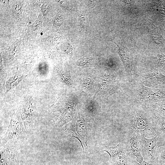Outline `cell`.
<instances>
[{
  "mask_svg": "<svg viewBox=\"0 0 165 165\" xmlns=\"http://www.w3.org/2000/svg\"><path fill=\"white\" fill-rule=\"evenodd\" d=\"M165 142V140L158 134L150 138L143 136L141 144L144 161L156 164L160 149Z\"/></svg>",
  "mask_w": 165,
  "mask_h": 165,
  "instance_id": "obj_5",
  "label": "cell"
},
{
  "mask_svg": "<svg viewBox=\"0 0 165 165\" xmlns=\"http://www.w3.org/2000/svg\"><path fill=\"white\" fill-rule=\"evenodd\" d=\"M24 76L19 77L16 75L10 77L6 82V92L9 91L17 85L24 78Z\"/></svg>",
  "mask_w": 165,
  "mask_h": 165,
  "instance_id": "obj_11",
  "label": "cell"
},
{
  "mask_svg": "<svg viewBox=\"0 0 165 165\" xmlns=\"http://www.w3.org/2000/svg\"><path fill=\"white\" fill-rule=\"evenodd\" d=\"M1 73H0V79H1V85H4L5 81L7 76V74L4 70L2 67V65H1Z\"/></svg>",
  "mask_w": 165,
  "mask_h": 165,
  "instance_id": "obj_16",
  "label": "cell"
},
{
  "mask_svg": "<svg viewBox=\"0 0 165 165\" xmlns=\"http://www.w3.org/2000/svg\"><path fill=\"white\" fill-rule=\"evenodd\" d=\"M89 128L87 122L82 117L74 119L66 127L70 135L78 139L80 143L84 156L88 153L87 142L89 136Z\"/></svg>",
  "mask_w": 165,
  "mask_h": 165,
  "instance_id": "obj_4",
  "label": "cell"
},
{
  "mask_svg": "<svg viewBox=\"0 0 165 165\" xmlns=\"http://www.w3.org/2000/svg\"><path fill=\"white\" fill-rule=\"evenodd\" d=\"M18 50L17 43L14 44L11 47L10 51V55L11 57H13L16 55Z\"/></svg>",
  "mask_w": 165,
  "mask_h": 165,
  "instance_id": "obj_17",
  "label": "cell"
},
{
  "mask_svg": "<svg viewBox=\"0 0 165 165\" xmlns=\"http://www.w3.org/2000/svg\"><path fill=\"white\" fill-rule=\"evenodd\" d=\"M142 83L148 86L165 84V75L161 72L155 70L152 72L141 74Z\"/></svg>",
  "mask_w": 165,
  "mask_h": 165,
  "instance_id": "obj_8",
  "label": "cell"
},
{
  "mask_svg": "<svg viewBox=\"0 0 165 165\" xmlns=\"http://www.w3.org/2000/svg\"><path fill=\"white\" fill-rule=\"evenodd\" d=\"M156 164L165 165V142L160 149Z\"/></svg>",
  "mask_w": 165,
  "mask_h": 165,
  "instance_id": "obj_13",
  "label": "cell"
},
{
  "mask_svg": "<svg viewBox=\"0 0 165 165\" xmlns=\"http://www.w3.org/2000/svg\"><path fill=\"white\" fill-rule=\"evenodd\" d=\"M80 20V26L82 28H87L89 25L87 15L85 12L81 11L79 15Z\"/></svg>",
  "mask_w": 165,
  "mask_h": 165,
  "instance_id": "obj_15",
  "label": "cell"
},
{
  "mask_svg": "<svg viewBox=\"0 0 165 165\" xmlns=\"http://www.w3.org/2000/svg\"><path fill=\"white\" fill-rule=\"evenodd\" d=\"M165 101V91L139 84L135 89L134 101L135 104L151 106Z\"/></svg>",
  "mask_w": 165,
  "mask_h": 165,
  "instance_id": "obj_3",
  "label": "cell"
},
{
  "mask_svg": "<svg viewBox=\"0 0 165 165\" xmlns=\"http://www.w3.org/2000/svg\"><path fill=\"white\" fill-rule=\"evenodd\" d=\"M149 33L154 42L158 45H163L165 42L164 39L156 29H152L149 26H147Z\"/></svg>",
  "mask_w": 165,
  "mask_h": 165,
  "instance_id": "obj_10",
  "label": "cell"
},
{
  "mask_svg": "<svg viewBox=\"0 0 165 165\" xmlns=\"http://www.w3.org/2000/svg\"><path fill=\"white\" fill-rule=\"evenodd\" d=\"M146 106L153 119L157 134L161 136L165 140V118L152 107Z\"/></svg>",
  "mask_w": 165,
  "mask_h": 165,
  "instance_id": "obj_9",
  "label": "cell"
},
{
  "mask_svg": "<svg viewBox=\"0 0 165 165\" xmlns=\"http://www.w3.org/2000/svg\"><path fill=\"white\" fill-rule=\"evenodd\" d=\"M41 25V21L39 20H36L32 25V28L34 30L37 29Z\"/></svg>",
  "mask_w": 165,
  "mask_h": 165,
  "instance_id": "obj_19",
  "label": "cell"
},
{
  "mask_svg": "<svg viewBox=\"0 0 165 165\" xmlns=\"http://www.w3.org/2000/svg\"><path fill=\"white\" fill-rule=\"evenodd\" d=\"M143 136L136 133L125 132L122 142L125 153L136 163L144 161L141 144Z\"/></svg>",
  "mask_w": 165,
  "mask_h": 165,
  "instance_id": "obj_2",
  "label": "cell"
},
{
  "mask_svg": "<svg viewBox=\"0 0 165 165\" xmlns=\"http://www.w3.org/2000/svg\"><path fill=\"white\" fill-rule=\"evenodd\" d=\"M126 131L144 135L148 138L156 136L157 133L151 114L146 106L135 104L126 115Z\"/></svg>",
  "mask_w": 165,
  "mask_h": 165,
  "instance_id": "obj_1",
  "label": "cell"
},
{
  "mask_svg": "<svg viewBox=\"0 0 165 165\" xmlns=\"http://www.w3.org/2000/svg\"><path fill=\"white\" fill-rule=\"evenodd\" d=\"M138 165H157L152 163H149L143 161V162L141 163H137Z\"/></svg>",
  "mask_w": 165,
  "mask_h": 165,
  "instance_id": "obj_21",
  "label": "cell"
},
{
  "mask_svg": "<svg viewBox=\"0 0 165 165\" xmlns=\"http://www.w3.org/2000/svg\"><path fill=\"white\" fill-rule=\"evenodd\" d=\"M104 151L109 155L111 165H134L136 163L126 155L122 142L115 146H105Z\"/></svg>",
  "mask_w": 165,
  "mask_h": 165,
  "instance_id": "obj_6",
  "label": "cell"
},
{
  "mask_svg": "<svg viewBox=\"0 0 165 165\" xmlns=\"http://www.w3.org/2000/svg\"><path fill=\"white\" fill-rule=\"evenodd\" d=\"M45 2L41 7V10L44 15H46L48 12V9L47 6V4Z\"/></svg>",
  "mask_w": 165,
  "mask_h": 165,
  "instance_id": "obj_20",
  "label": "cell"
},
{
  "mask_svg": "<svg viewBox=\"0 0 165 165\" xmlns=\"http://www.w3.org/2000/svg\"><path fill=\"white\" fill-rule=\"evenodd\" d=\"M113 42L118 47L119 54L124 66L127 77L129 79H131L134 75V61L132 53L122 40Z\"/></svg>",
  "mask_w": 165,
  "mask_h": 165,
  "instance_id": "obj_7",
  "label": "cell"
},
{
  "mask_svg": "<svg viewBox=\"0 0 165 165\" xmlns=\"http://www.w3.org/2000/svg\"><path fill=\"white\" fill-rule=\"evenodd\" d=\"M158 61L156 67V71L161 72L165 70V54H159Z\"/></svg>",
  "mask_w": 165,
  "mask_h": 165,
  "instance_id": "obj_14",
  "label": "cell"
},
{
  "mask_svg": "<svg viewBox=\"0 0 165 165\" xmlns=\"http://www.w3.org/2000/svg\"><path fill=\"white\" fill-rule=\"evenodd\" d=\"M62 22V19L60 16L57 17L55 19L54 24L56 26L60 25Z\"/></svg>",
  "mask_w": 165,
  "mask_h": 165,
  "instance_id": "obj_18",
  "label": "cell"
},
{
  "mask_svg": "<svg viewBox=\"0 0 165 165\" xmlns=\"http://www.w3.org/2000/svg\"><path fill=\"white\" fill-rule=\"evenodd\" d=\"M150 106L155 109L161 115L165 118V101L157 102Z\"/></svg>",
  "mask_w": 165,
  "mask_h": 165,
  "instance_id": "obj_12",
  "label": "cell"
}]
</instances>
